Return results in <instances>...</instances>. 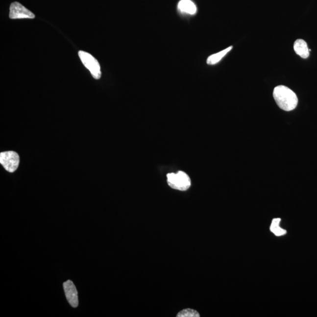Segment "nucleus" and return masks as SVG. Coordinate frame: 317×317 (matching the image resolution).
Returning <instances> with one entry per match:
<instances>
[{"instance_id":"0eeeda50","label":"nucleus","mask_w":317,"mask_h":317,"mask_svg":"<svg viewBox=\"0 0 317 317\" xmlns=\"http://www.w3.org/2000/svg\"><path fill=\"white\" fill-rule=\"evenodd\" d=\"M177 7L181 13L184 14L194 15L197 12L196 5L192 0H180Z\"/></svg>"},{"instance_id":"9b49d317","label":"nucleus","mask_w":317,"mask_h":317,"mask_svg":"<svg viewBox=\"0 0 317 317\" xmlns=\"http://www.w3.org/2000/svg\"><path fill=\"white\" fill-rule=\"evenodd\" d=\"M177 317H199V314L196 311L192 309H186L179 313Z\"/></svg>"},{"instance_id":"1a4fd4ad","label":"nucleus","mask_w":317,"mask_h":317,"mask_svg":"<svg viewBox=\"0 0 317 317\" xmlns=\"http://www.w3.org/2000/svg\"><path fill=\"white\" fill-rule=\"evenodd\" d=\"M233 49V47L231 46L226 49H224L223 51L216 53V54L210 55L207 58V64L208 65H215L220 62L221 59L226 55L228 52H230Z\"/></svg>"},{"instance_id":"6e6552de","label":"nucleus","mask_w":317,"mask_h":317,"mask_svg":"<svg viewBox=\"0 0 317 317\" xmlns=\"http://www.w3.org/2000/svg\"><path fill=\"white\" fill-rule=\"evenodd\" d=\"M294 49L296 54L301 58L306 59L309 57L310 50L307 43L303 40L298 39L295 41Z\"/></svg>"},{"instance_id":"f257e3e1","label":"nucleus","mask_w":317,"mask_h":317,"mask_svg":"<svg viewBox=\"0 0 317 317\" xmlns=\"http://www.w3.org/2000/svg\"><path fill=\"white\" fill-rule=\"evenodd\" d=\"M273 97L278 106L284 111H291L297 107L298 98L288 87L279 85L274 88Z\"/></svg>"},{"instance_id":"39448f33","label":"nucleus","mask_w":317,"mask_h":317,"mask_svg":"<svg viewBox=\"0 0 317 317\" xmlns=\"http://www.w3.org/2000/svg\"><path fill=\"white\" fill-rule=\"evenodd\" d=\"M9 16L11 19H33L35 18V15L31 11L18 2L11 4Z\"/></svg>"},{"instance_id":"20e7f679","label":"nucleus","mask_w":317,"mask_h":317,"mask_svg":"<svg viewBox=\"0 0 317 317\" xmlns=\"http://www.w3.org/2000/svg\"><path fill=\"white\" fill-rule=\"evenodd\" d=\"M0 163L6 171L13 173L19 167V156L14 151L2 152L0 154Z\"/></svg>"},{"instance_id":"f03ea898","label":"nucleus","mask_w":317,"mask_h":317,"mask_svg":"<svg viewBox=\"0 0 317 317\" xmlns=\"http://www.w3.org/2000/svg\"><path fill=\"white\" fill-rule=\"evenodd\" d=\"M167 181L171 188L180 191H187L191 186L190 177L182 171L168 174Z\"/></svg>"},{"instance_id":"423d86ee","label":"nucleus","mask_w":317,"mask_h":317,"mask_svg":"<svg viewBox=\"0 0 317 317\" xmlns=\"http://www.w3.org/2000/svg\"><path fill=\"white\" fill-rule=\"evenodd\" d=\"M66 298L71 306L76 308L78 306V292L73 281L68 280L63 284Z\"/></svg>"},{"instance_id":"9d476101","label":"nucleus","mask_w":317,"mask_h":317,"mask_svg":"<svg viewBox=\"0 0 317 317\" xmlns=\"http://www.w3.org/2000/svg\"><path fill=\"white\" fill-rule=\"evenodd\" d=\"M281 220L280 218L274 219L272 220L270 228L271 232L276 236H282L286 235L287 231L280 227V223Z\"/></svg>"},{"instance_id":"7ed1b4c3","label":"nucleus","mask_w":317,"mask_h":317,"mask_svg":"<svg viewBox=\"0 0 317 317\" xmlns=\"http://www.w3.org/2000/svg\"><path fill=\"white\" fill-rule=\"evenodd\" d=\"M80 59L84 66L90 71L94 79H99L101 76V71L98 61L93 55L82 51L78 52Z\"/></svg>"}]
</instances>
